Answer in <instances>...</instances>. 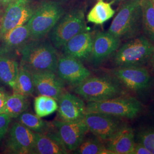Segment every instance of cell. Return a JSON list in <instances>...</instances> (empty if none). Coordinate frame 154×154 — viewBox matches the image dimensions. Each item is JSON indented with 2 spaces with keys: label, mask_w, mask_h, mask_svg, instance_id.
<instances>
[{
  "label": "cell",
  "mask_w": 154,
  "mask_h": 154,
  "mask_svg": "<svg viewBox=\"0 0 154 154\" xmlns=\"http://www.w3.org/2000/svg\"><path fill=\"white\" fill-rule=\"evenodd\" d=\"M21 56L20 66L30 72H56L58 57L55 48L50 42L30 39L19 50Z\"/></svg>",
  "instance_id": "cell-1"
},
{
  "label": "cell",
  "mask_w": 154,
  "mask_h": 154,
  "mask_svg": "<svg viewBox=\"0 0 154 154\" xmlns=\"http://www.w3.org/2000/svg\"><path fill=\"white\" fill-rule=\"evenodd\" d=\"M64 13V9L57 1H43L39 4L27 22L30 32V39L44 38Z\"/></svg>",
  "instance_id": "cell-2"
},
{
  "label": "cell",
  "mask_w": 154,
  "mask_h": 154,
  "mask_svg": "<svg viewBox=\"0 0 154 154\" xmlns=\"http://www.w3.org/2000/svg\"><path fill=\"white\" fill-rule=\"evenodd\" d=\"M142 0H129L122 6L109 29L119 38H127L135 34L142 25Z\"/></svg>",
  "instance_id": "cell-3"
},
{
  "label": "cell",
  "mask_w": 154,
  "mask_h": 154,
  "mask_svg": "<svg viewBox=\"0 0 154 154\" xmlns=\"http://www.w3.org/2000/svg\"><path fill=\"white\" fill-rule=\"evenodd\" d=\"M75 94L88 102H99L117 97L122 89L110 77H88L74 89Z\"/></svg>",
  "instance_id": "cell-4"
},
{
  "label": "cell",
  "mask_w": 154,
  "mask_h": 154,
  "mask_svg": "<svg viewBox=\"0 0 154 154\" xmlns=\"http://www.w3.org/2000/svg\"><path fill=\"white\" fill-rule=\"evenodd\" d=\"M85 30L84 11L75 9L61 17L50 32V39L55 48L60 49L74 36Z\"/></svg>",
  "instance_id": "cell-5"
},
{
  "label": "cell",
  "mask_w": 154,
  "mask_h": 154,
  "mask_svg": "<svg viewBox=\"0 0 154 154\" xmlns=\"http://www.w3.org/2000/svg\"><path fill=\"white\" fill-rule=\"evenodd\" d=\"M142 105L134 98H114L99 102H88L86 113L98 112L118 118L132 119L142 110Z\"/></svg>",
  "instance_id": "cell-6"
},
{
  "label": "cell",
  "mask_w": 154,
  "mask_h": 154,
  "mask_svg": "<svg viewBox=\"0 0 154 154\" xmlns=\"http://www.w3.org/2000/svg\"><path fill=\"white\" fill-rule=\"evenodd\" d=\"M154 54V45L146 37L141 36L123 45L114 58L116 66L139 65Z\"/></svg>",
  "instance_id": "cell-7"
},
{
  "label": "cell",
  "mask_w": 154,
  "mask_h": 154,
  "mask_svg": "<svg viewBox=\"0 0 154 154\" xmlns=\"http://www.w3.org/2000/svg\"><path fill=\"white\" fill-rule=\"evenodd\" d=\"M35 8L32 0H16L7 6L0 18V38L12 29L26 24Z\"/></svg>",
  "instance_id": "cell-8"
},
{
  "label": "cell",
  "mask_w": 154,
  "mask_h": 154,
  "mask_svg": "<svg viewBox=\"0 0 154 154\" xmlns=\"http://www.w3.org/2000/svg\"><path fill=\"white\" fill-rule=\"evenodd\" d=\"M56 73L64 82L73 86L82 82L91 74L81 60L66 54L58 57Z\"/></svg>",
  "instance_id": "cell-9"
},
{
  "label": "cell",
  "mask_w": 154,
  "mask_h": 154,
  "mask_svg": "<svg viewBox=\"0 0 154 154\" xmlns=\"http://www.w3.org/2000/svg\"><path fill=\"white\" fill-rule=\"evenodd\" d=\"M52 124L61 141L69 151L77 149L88 131L83 119L72 122L55 121Z\"/></svg>",
  "instance_id": "cell-10"
},
{
  "label": "cell",
  "mask_w": 154,
  "mask_h": 154,
  "mask_svg": "<svg viewBox=\"0 0 154 154\" xmlns=\"http://www.w3.org/2000/svg\"><path fill=\"white\" fill-rule=\"evenodd\" d=\"M119 118L102 113L88 112L83 121L88 131L101 140L106 141L123 125Z\"/></svg>",
  "instance_id": "cell-11"
},
{
  "label": "cell",
  "mask_w": 154,
  "mask_h": 154,
  "mask_svg": "<svg viewBox=\"0 0 154 154\" xmlns=\"http://www.w3.org/2000/svg\"><path fill=\"white\" fill-rule=\"evenodd\" d=\"M35 143V132L18 122L13 125L6 144L8 151L12 154H34Z\"/></svg>",
  "instance_id": "cell-12"
},
{
  "label": "cell",
  "mask_w": 154,
  "mask_h": 154,
  "mask_svg": "<svg viewBox=\"0 0 154 154\" xmlns=\"http://www.w3.org/2000/svg\"><path fill=\"white\" fill-rule=\"evenodd\" d=\"M114 74L127 88L135 91L146 89L150 81L147 70L139 65L119 67L114 71Z\"/></svg>",
  "instance_id": "cell-13"
},
{
  "label": "cell",
  "mask_w": 154,
  "mask_h": 154,
  "mask_svg": "<svg viewBox=\"0 0 154 154\" xmlns=\"http://www.w3.org/2000/svg\"><path fill=\"white\" fill-rule=\"evenodd\" d=\"M31 73L36 93L38 95L52 97L58 100L63 93L65 82L55 72L44 71Z\"/></svg>",
  "instance_id": "cell-14"
},
{
  "label": "cell",
  "mask_w": 154,
  "mask_h": 154,
  "mask_svg": "<svg viewBox=\"0 0 154 154\" xmlns=\"http://www.w3.org/2000/svg\"><path fill=\"white\" fill-rule=\"evenodd\" d=\"M57 101V111L61 121L72 122L83 119L86 105L82 99L72 94L63 93Z\"/></svg>",
  "instance_id": "cell-15"
},
{
  "label": "cell",
  "mask_w": 154,
  "mask_h": 154,
  "mask_svg": "<svg viewBox=\"0 0 154 154\" xmlns=\"http://www.w3.org/2000/svg\"><path fill=\"white\" fill-rule=\"evenodd\" d=\"M121 39L107 32H99L93 39L91 61L98 65L118 49Z\"/></svg>",
  "instance_id": "cell-16"
},
{
  "label": "cell",
  "mask_w": 154,
  "mask_h": 154,
  "mask_svg": "<svg viewBox=\"0 0 154 154\" xmlns=\"http://www.w3.org/2000/svg\"><path fill=\"white\" fill-rule=\"evenodd\" d=\"M105 146L113 154H131L134 148V132L130 127L123 125L109 139Z\"/></svg>",
  "instance_id": "cell-17"
},
{
  "label": "cell",
  "mask_w": 154,
  "mask_h": 154,
  "mask_svg": "<svg viewBox=\"0 0 154 154\" xmlns=\"http://www.w3.org/2000/svg\"><path fill=\"white\" fill-rule=\"evenodd\" d=\"M93 37L86 30L79 33L69 40L63 46L65 54L70 55L79 60L90 57L93 48Z\"/></svg>",
  "instance_id": "cell-18"
},
{
  "label": "cell",
  "mask_w": 154,
  "mask_h": 154,
  "mask_svg": "<svg viewBox=\"0 0 154 154\" xmlns=\"http://www.w3.org/2000/svg\"><path fill=\"white\" fill-rule=\"evenodd\" d=\"M52 128L45 134L35 132L34 154H66L67 149L61 141L55 129Z\"/></svg>",
  "instance_id": "cell-19"
},
{
  "label": "cell",
  "mask_w": 154,
  "mask_h": 154,
  "mask_svg": "<svg viewBox=\"0 0 154 154\" xmlns=\"http://www.w3.org/2000/svg\"><path fill=\"white\" fill-rule=\"evenodd\" d=\"M1 39L0 55H6L19 50L30 39V32L27 23L12 29Z\"/></svg>",
  "instance_id": "cell-20"
},
{
  "label": "cell",
  "mask_w": 154,
  "mask_h": 154,
  "mask_svg": "<svg viewBox=\"0 0 154 154\" xmlns=\"http://www.w3.org/2000/svg\"><path fill=\"white\" fill-rule=\"evenodd\" d=\"M20 65L18 62L8 57L0 55V81L13 89L15 86Z\"/></svg>",
  "instance_id": "cell-21"
},
{
  "label": "cell",
  "mask_w": 154,
  "mask_h": 154,
  "mask_svg": "<svg viewBox=\"0 0 154 154\" xmlns=\"http://www.w3.org/2000/svg\"><path fill=\"white\" fill-rule=\"evenodd\" d=\"M111 4V3L104 0H98L87 16L88 21L96 25H102L110 20L116 13Z\"/></svg>",
  "instance_id": "cell-22"
},
{
  "label": "cell",
  "mask_w": 154,
  "mask_h": 154,
  "mask_svg": "<svg viewBox=\"0 0 154 154\" xmlns=\"http://www.w3.org/2000/svg\"><path fill=\"white\" fill-rule=\"evenodd\" d=\"M29 106V102L27 97L13 93L7 97L4 113L11 118H17L28 110Z\"/></svg>",
  "instance_id": "cell-23"
},
{
  "label": "cell",
  "mask_w": 154,
  "mask_h": 154,
  "mask_svg": "<svg viewBox=\"0 0 154 154\" xmlns=\"http://www.w3.org/2000/svg\"><path fill=\"white\" fill-rule=\"evenodd\" d=\"M18 122L34 132L45 134L50 131L52 123L45 121L36 114L25 111L18 117Z\"/></svg>",
  "instance_id": "cell-24"
},
{
  "label": "cell",
  "mask_w": 154,
  "mask_h": 154,
  "mask_svg": "<svg viewBox=\"0 0 154 154\" xmlns=\"http://www.w3.org/2000/svg\"><path fill=\"white\" fill-rule=\"evenodd\" d=\"M13 90V93L19 94L27 97L33 95L35 88L32 73L20 66L15 86Z\"/></svg>",
  "instance_id": "cell-25"
},
{
  "label": "cell",
  "mask_w": 154,
  "mask_h": 154,
  "mask_svg": "<svg viewBox=\"0 0 154 154\" xmlns=\"http://www.w3.org/2000/svg\"><path fill=\"white\" fill-rule=\"evenodd\" d=\"M142 26L146 37L154 42V5L151 0H142Z\"/></svg>",
  "instance_id": "cell-26"
},
{
  "label": "cell",
  "mask_w": 154,
  "mask_h": 154,
  "mask_svg": "<svg viewBox=\"0 0 154 154\" xmlns=\"http://www.w3.org/2000/svg\"><path fill=\"white\" fill-rule=\"evenodd\" d=\"M75 153L79 154H113L106 149L101 140L96 138L83 139L82 142L75 150Z\"/></svg>",
  "instance_id": "cell-27"
},
{
  "label": "cell",
  "mask_w": 154,
  "mask_h": 154,
  "mask_svg": "<svg viewBox=\"0 0 154 154\" xmlns=\"http://www.w3.org/2000/svg\"><path fill=\"white\" fill-rule=\"evenodd\" d=\"M139 142L142 143L151 154H154V130H143L138 134Z\"/></svg>",
  "instance_id": "cell-28"
},
{
  "label": "cell",
  "mask_w": 154,
  "mask_h": 154,
  "mask_svg": "<svg viewBox=\"0 0 154 154\" xmlns=\"http://www.w3.org/2000/svg\"><path fill=\"white\" fill-rule=\"evenodd\" d=\"M46 98L47 96L38 95L34 99V107L35 114L41 118L47 116L46 113Z\"/></svg>",
  "instance_id": "cell-29"
},
{
  "label": "cell",
  "mask_w": 154,
  "mask_h": 154,
  "mask_svg": "<svg viewBox=\"0 0 154 154\" xmlns=\"http://www.w3.org/2000/svg\"><path fill=\"white\" fill-rule=\"evenodd\" d=\"M11 121V118L5 113L0 114V141L4 137Z\"/></svg>",
  "instance_id": "cell-30"
},
{
  "label": "cell",
  "mask_w": 154,
  "mask_h": 154,
  "mask_svg": "<svg viewBox=\"0 0 154 154\" xmlns=\"http://www.w3.org/2000/svg\"><path fill=\"white\" fill-rule=\"evenodd\" d=\"M131 154H152L142 143H135Z\"/></svg>",
  "instance_id": "cell-31"
},
{
  "label": "cell",
  "mask_w": 154,
  "mask_h": 154,
  "mask_svg": "<svg viewBox=\"0 0 154 154\" xmlns=\"http://www.w3.org/2000/svg\"><path fill=\"white\" fill-rule=\"evenodd\" d=\"M8 95L2 88H0V114L5 112L6 100Z\"/></svg>",
  "instance_id": "cell-32"
},
{
  "label": "cell",
  "mask_w": 154,
  "mask_h": 154,
  "mask_svg": "<svg viewBox=\"0 0 154 154\" xmlns=\"http://www.w3.org/2000/svg\"><path fill=\"white\" fill-rule=\"evenodd\" d=\"M16 0H0V5L3 8H5L7 6Z\"/></svg>",
  "instance_id": "cell-33"
},
{
  "label": "cell",
  "mask_w": 154,
  "mask_h": 154,
  "mask_svg": "<svg viewBox=\"0 0 154 154\" xmlns=\"http://www.w3.org/2000/svg\"><path fill=\"white\" fill-rule=\"evenodd\" d=\"M2 9H3V8L0 5V17L2 15V14L4 13V11H3Z\"/></svg>",
  "instance_id": "cell-34"
},
{
  "label": "cell",
  "mask_w": 154,
  "mask_h": 154,
  "mask_svg": "<svg viewBox=\"0 0 154 154\" xmlns=\"http://www.w3.org/2000/svg\"><path fill=\"white\" fill-rule=\"evenodd\" d=\"M106 1H107V2H109L112 4V2H114L116 1H121V0H106Z\"/></svg>",
  "instance_id": "cell-35"
},
{
  "label": "cell",
  "mask_w": 154,
  "mask_h": 154,
  "mask_svg": "<svg viewBox=\"0 0 154 154\" xmlns=\"http://www.w3.org/2000/svg\"><path fill=\"white\" fill-rule=\"evenodd\" d=\"M152 62H153L154 65V54L152 55Z\"/></svg>",
  "instance_id": "cell-36"
},
{
  "label": "cell",
  "mask_w": 154,
  "mask_h": 154,
  "mask_svg": "<svg viewBox=\"0 0 154 154\" xmlns=\"http://www.w3.org/2000/svg\"><path fill=\"white\" fill-rule=\"evenodd\" d=\"M151 1H152L153 3H154V0H151Z\"/></svg>",
  "instance_id": "cell-37"
},
{
  "label": "cell",
  "mask_w": 154,
  "mask_h": 154,
  "mask_svg": "<svg viewBox=\"0 0 154 154\" xmlns=\"http://www.w3.org/2000/svg\"><path fill=\"white\" fill-rule=\"evenodd\" d=\"M153 4H154V3H153Z\"/></svg>",
  "instance_id": "cell-38"
},
{
  "label": "cell",
  "mask_w": 154,
  "mask_h": 154,
  "mask_svg": "<svg viewBox=\"0 0 154 154\" xmlns=\"http://www.w3.org/2000/svg\"><path fill=\"white\" fill-rule=\"evenodd\" d=\"M0 18H1V17H0Z\"/></svg>",
  "instance_id": "cell-39"
}]
</instances>
